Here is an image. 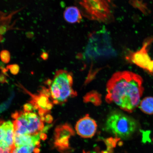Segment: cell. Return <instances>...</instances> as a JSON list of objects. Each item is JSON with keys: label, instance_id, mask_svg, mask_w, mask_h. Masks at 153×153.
Wrapping results in <instances>:
<instances>
[{"label": "cell", "instance_id": "7c38bea8", "mask_svg": "<svg viewBox=\"0 0 153 153\" xmlns=\"http://www.w3.org/2000/svg\"><path fill=\"white\" fill-rule=\"evenodd\" d=\"M82 15L79 9L76 6L68 7L64 13L65 20L70 24L79 23L82 20Z\"/></svg>", "mask_w": 153, "mask_h": 153}, {"label": "cell", "instance_id": "277c9868", "mask_svg": "<svg viewBox=\"0 0 153 153\" xmlns=\"http://www.w3.org/2000/svg\"><path fill=\"white\" fill-rule=\"evenodd\" d=\"M137 122L133 118L120 112L114 111L109 115L105 130L120 139H129L136 131Z\"/></svg>", "mask_w": 153, "mask_h": 153}, {"label": "cell", "instance_id": "8992f818", "mask_svg": "<svg viewBox=\"0 0 153 153\" xmlns=\"http://www.w3.org/2000/svg\"><path fill=\"white\" fill-rule=\"evenodd\" d=\"M152 40L145 42L141 48L135 52H131L127 57L130 62L153 75V60L149 56L148 47Z\"/></svg>", "mask_w": 153, "mask_h": 153}, {"label": "cell", "instance_id": "9a60e30c", "mask_svg": "<svg viewBox=\"0 0 153 153\" xmlns=\"http://www.w3.org/2000/svg\"><path fill=\"white\" fill-rule=\"evenodd\" d=\"M119 139H120L116 137L115 138H110L105 140V143L108 148V151H107L109 153L111 152L112 149L115 147L116 143L119 140Z\"/></svg>", "mask_w": 153, "mask_h": 153}, {"label": "cell", "instance_id": "7a4b0ae2", "mask_svg": "<svg viewBox=\"0 0 153 153\" xmlns=\"http://www.w3.org/2000/svg\"><path fill=\"white\" fill-rule=\"evenodd\" d=\"M82 15L90 20L106 24L114 20L113 0H75Z\"/></svg>", "mask_w": 153, "mask_h": 153}, {"label": "cell", "instance_id": "603a6c76", "mask_svg": "<svg viewBox=\"0 0 153 153\" xmlns=\"http://www.w3.org/2000/svg\"><path fill=\"white\" fill-rule=\"evenodd\" d=\"M91 153H97V152H94Z\"/></svg>", "mask_w": 153, "mask_h": 153}, {"label": "cell", "instance_id": "ba28073f", "mask_svg": "<svg viewBox=\"0 0 153 153\" xmlns=\"http://www.w3.org/2000/svg\"><path fill=\"white\" fill-rule=\"evenodd\" d=\"M14 129L13 122L0 120V153H11L15 148Z\"/></svg>", "mask_w": 153, "mask_h": 153}, {"label": "cell", "instance_id": "7402d4cb", "mask_svg": "<svg viewBox=\"0 0 153 153\" xmlns=\"http://www.w3.org/2000/svg\"><path fill=\"white\" fill-rule=\"evenodd\" d=\"M83 153H89L88 152H85V151H83Z\"/></svg>", "mask_w": 153, "mask_h": 153}, {"label": "cell", "instance_id": "6da1fadb", "mask_svg": "<svg viewBox=\"0 0 153 153\" xmlns=\"http://www.w3.org/2000/svg\"><path fill=\"white\" fill-rule=\"evenodd\" d=\"M143 90L141 76L128 71L117 72L107 83L106 100L132 112L139 106Z\"/></svg>", "mask_w": 153, "mask_h": 153}, {"label": "cell", "instance_id": "ac0fdd59", "mask_svg": "<svg viewBox=\"0 0 153 153\" xmlns=\"http://www.w3.org/2000/svg\"><path fill=\"white\" fill-rule=\"evenodd\" d=\"M24 111L25 112H33L34 110V106L31 103H27L23 106Z\"/></svg>", "mask_w": 153, "mask_h": 153}, {"label": "cell", "instance_id": "5b68a950", "mask_svg": "<svg viewBox=\"0 0 153 153\" xmlns=\"http://www.w3.org/2000/svg\"><path fill=\"white\" fill-rule=\"evenodd\" d=\"M15 133L36 135L45 131L44 121L40 116L33 112L16 111L12 115Z\"/></svg>", "mask_w": 153, "mask_h": 153}, {"label": "cell", "instance_id": "ffe728a7", "mask_svg": "<svg viewBox=\"0 0 153 153\" xmlns=\"http://www.w3.org/2000/svg\"><path fill=\"white\" fill-rule=\"evenodd\" d=\"M41 57L43 60H46L48 58V54L46 52H44L42 53L41 55Z\"/></svg>", "mask_w": 153, "mask_h": 153}, {"label": "cell", "instance_id": "8fae6325", "mask_svg": "<svg viewBox=\"0 0 153 153\" xmlns=\"http://www.w3.org/2000/svg\"><path fill=\"white\" fill-rule=\"evenodd\" d=\"M41 134L32 135L15 133L14 137L15 146L34 145L39 147L40 140L41 139Z\"/></svg>", "mask_w": 153, "mask_h": 153}, {"label": "cell", "instance_id": "30bf717a", "mask_svg": "<svg viewBox=\"0 0 153 153\" xmlns=\"http://www.w3.org/2000/svg\"><path fill=\"white\" fill-rule=\"evenodd\" d=\"M32 99L30 103L33 105L34 110H38V114L41 117L44 116L48 113L53 107V103L49 101L48 97L39 93L38 95L33 94L29 93Z\"/></svg>", "mask_w": 153, "mask_h": 153}, {"label": "cell", "instance_id": "52a82bcc", "mask_svg": "<svg viewBox=\"0 0 153 153\" xmlns=\"http://www.w3.org/2000/svg\"><path fill=\"white\" fill-rule=\"evenodd\" d=\"M75 134V131L69 124L66 123L57 126L54 133L55 147L61 152H65L71 150L70 139Z\"/></svg>", "mask_w": 153, "mask_h": 153}, {"label": "cell", "instance_id": "9c48e42d", "mask_svg": "<svg viewBox=\"0 0 153 153\" xmlns=\"http://www.w3.org/2000/svg\"><path fill=\"white\" fill-rule=\"evenodd\" d=\"M97 124L95 120L86 114L76 122L75 129L78 134L83 138H91L96 132Z\"/></svg>", "mask_w": 153, "mask_h": 153}, {"label": "cell", "instance_id": "3957f363", "mask_svg": "<svg viewBox=\"0 0 153 153\" xmlns=\"http://www.w3.org/2000/svg\"><path fill=\"white\" fill-rule=\"evenodd\" d=\"M73 82L71 73L62 70L56 72L49 86L51 97L53 104L62 105L77 95L73 88Z\"/></svg>", "mask_w": 153, "mask_h": 153}, {"label": "cell", "instance_id": "2e32d148", "mask_svg": "<svg viewBox=\"0 0 153 153\" xmlns=\"http://www.w3.org/2000/svg\"><path fill=\"white\" fill-rule=\"evenodd\" d=\"M0 57L2 62L7 64L10 60V55L9 51L7 50H3L0 53Z\"/></svg>", "mask_w": 153, "mask_h": 153}, {"label": "cell", "instance_id": "d6986e66", "mask_svg": "<svg viewBox=\"0 0 153 153\" xmlns=\"http://www.w3.org/2000/svg\"><path fill=\"white\" fill-rule=\"evenodd\" d=\"M45 121L48 123H51L52 122L53 118L50 114H47L45 117Z\"/></svg>", "mask_w": 153, "mask_h": 153}, {"label": "cell", "instance_id": "5bb4252c", "mask_svg": "<svg viewBox=\"0 0 153 153\" xmlns=\"http://www.w3.org/2000/svg\"><path fill=\"white\" fill-rule=\"evenodd\" d=\"M38 147L34 145L15 147L11 153H32Z\"/></svg>", "mask_w": 153, "mask_h": 153}, {"label": "cell", "instance_id": "4fadbf2b", "mask_svg": "<svg viewBox=\"0 0 153 153\" xmlns=\"http://www.w3.org/2000/svg\"><path fill=\"white\" fill-rule=\"evenodd\" d=\"M140 110L145 114H153V97H146L140 103Z\"/></svg>", "mask_w": 153, "mask_h": 153}, {"label": "cell", "instance_id": "44dd1931", "mask_svg": "<svg viewBox=\"0 0 153 153\" xmlns=\"http://www.w3.org/2000/svg\"><path fill=\"white\" fill-rule=\"evenodd\" d=\"M6 82V78L5 76L3 74H0V82L4 83Z\"/></svg>", "mask_w": 153, "mask_h": 153}, {"label": "cell", "instance_id": "e0dca14e", "mask_svg": "<svg viewBox=\"0 0 153 153\" xmlns=\"http://www.w3.org/2000/svg\"><path fill=\"white\" fill-rule=\"evenodd\" d=\"M7 70H9L13 75H16L20 71V67L18 65L16 64L9 65L7 66Z\"/></svg>", "mask_w": 153, "mask_h": 153}]
</instances>
